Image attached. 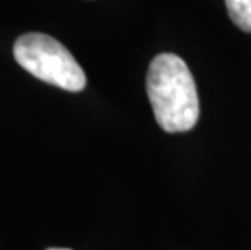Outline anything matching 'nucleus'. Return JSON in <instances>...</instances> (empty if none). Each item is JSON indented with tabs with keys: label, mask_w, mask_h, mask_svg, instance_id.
Here are the masks:
<instances>
[{
	"label": "nucleus",
	"mask_w": 251,
	"mask_h": 250,
	"mask_svg": "<svg viewBox=\"0 0 251 250\" xmlns=\"http://www.w3.org/2000/svg\"><path fill=\"white\" fill-rule=\"evenodd\" d=\"M148 98L159 127L169 134L188 132L200 119V99L188 65L175 54L152 58L146 77Z\"/></svg>",
	"instance_id": "1"
},
{
	"label": "nucleus",
	"mask_w": 251,
	"mask_h": 250,
	"mask_svg": "<svg viewBox=\"0 0 251 250\" xmlns=\"http://www.w3.org/2000/svg\"><path fill=\"white\" fill-rule=\"evenodd\" d=\"M13 56L21 67L42 82L78 93L86 86V75L62 42L42 33H28L15 41Z\"/></svg>",
	"instance_id": "2"
},
{
	"label": "nucleus",
	"mask_w": 251,
	"mask_h": 250,
	"mask_svg": "<svg viewBox=\"0 0 251 250\" xmlns=\"http://www.w3.org/2000/svg\"><path fill=\"white\" fill-rule=\"evenodd\" d=\"M226 5L235 26L251 33V0H226Z\"/></svg>",
	"instance_id": "3"
},
{
	"label": "nucleus",
	"mask_w": 251,
	"mask_h": 250,
	"mask_svg": "<svg viewBox=\"0 0 251 250\" xmlns=\"http://www.w3.org/2000/svg\"><path fill=\"white\" fill-rule=\"evenodd\" d=\"M47 250H70V249H47Z\"/></svg>",
	"instance_id": "4"
}]
</instances>
